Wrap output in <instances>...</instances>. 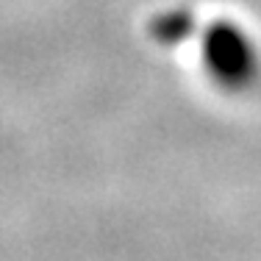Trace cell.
<instances>
[{"mask_svg": "<svg viewBox=\"0 0 261 261\" xmlns=\"http://www.w3.org/2000/svg\"><path fill=\"white\" fill-rule=\"evenodd\" d=\"M200 22L203 20L192 6H164L147 20V36L161 50H175L195 42Z\"/></svg>", "mask_w": 261, "mask_h": 261, "instance_id": "cell-2", "label": "cell"}, {"mask_svg": "<svg viewBox=\"0 0 261 261\" xmlns=\"http://www.w3.org/2000/svg\"><path fill=\"white\" fill-rule=\"evenodd\" d=\"M206 81L228 97H245L261 86V39L247 22L217 14L200 22L195 36Z\"/></svg>", "mask_w": 261, "mask_h": 261, "instance_id": "cell-1", "label": "cell"}]
</instances>
